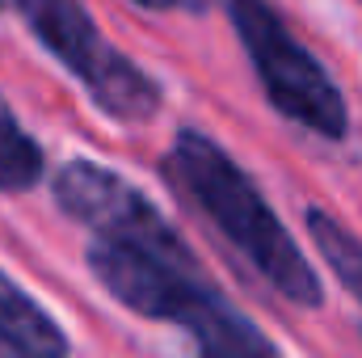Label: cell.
<instances>
[{"mask_svg": "<svg viewBox=\"0 0 362 358\" xmlns=\"http://www.w3.org/2000/svg\"><path fill=\"white\" fill-rule=\"evenodd\" d=\"M169 173L181 190L206 211V219L240 249V258L257 270L274 291L295 308H320L325 287L312 262L299 253L286 224L274 215L266 194L211 135L202 131H177L169 152Z\"/></svg>", "mask_w": 362, "mask_h": 358, "instance_id": "1", "label": "cell"}, {"mask_svg": "<svg viewBox=\"0 0 362 358\" xmlns=\"http://www.w3.org/2000/svg\"><path fill=\"white\" fill-rule=\"evenodd\" d=\"M0 13H17L30 25L47 55L81 81L105 118L139 127L160 114V85L101 34L85 0H0Z\"/></svg>", "mask_w": 362, "mask_h": 358, "instance_id": "2", "label": "cell"}, {"mask_svg": "<svg viewBox=\"0 0 362 358\" xmlns=\"http://www.w3.org/2000/svg\"><path fill=\"white\" fill-rule=\"evenodd\" d=\"M228 17L274 110L320 139H346L350 110L337 81L291 34L270 0H228Z\"/></svg>", "mask_w": 362, "mask_h": 358, "instance_id": "3", "label": "cell"}, {"mask_svg": "<svg viewBox=\"0 0 362 358\" xmlns=\"http://www.w3.org/2000/svg\"><path fill=\"white\" fill-rule=\"evenodd\" d=\"M51 190H55L59 211L72 215L76 224H85L97 241H118V245L144 249L152 258L198 270V258L181 241V232L156 211V202L139 185H131L122 173H114L97 161H68L55 173Z\"/></svg>", "mask_w": 362, "mask_h": 358, "instance_id": "4", "label": "cell"}, {"mask_svg": "<svg viewBox=\"0 0 362 358\" xmlns=\"http://www.w3.org/2000/svg\"><path fill=\"white\" fill-rule=\"evenodd\" d=\"M181 329L194 333L198 358H282L270 337L245 312H236L215 287H206L194 299V308L181 316Z\"/></svg>", "mask_w": 362, "mask_h": 358, "instance_id": "5", "label": "cell"}, {"mask_svg": "<svg viewBox=\"0 0 362 358\" xmlns=\"http://www.w3.org/2000/svg\"><path fill=\"white\" fill-rule=\"evenodd\" d=\"M0 346L17 358H68L72 350L59 321L4 270H0Z\"/></svg>", "mask_w": 362, "mask_h": 358, "instance_id": "6", "label": "cell"}, {"mask_svg": "<svg viewBox=\"0 0 362 358\" xmlns=\"http://www.w3.org/2000/svg\"><path fill=\"white\" fill-rule=\"evenodd\" d=\"M47 173V156L38 139L17 122L13 105L0 97V194H25Z\"/></svg>", "mask_w": 362, "mask_h": 358, "instance_id": "7", "label": "cell"}, {"mask_svg": "<svg viewBox=\"0 0 362 358\" xmlns=\"http://www.w3.org/2000/svg\"><path fill=\"white\" fill-rule=\"evenodd\" d=\"M308 236H312V245L320 249V258L329 262V270L337 274V282L362 304V241L341 224V219H333V215L320 211V207L308 211Z\"/></svg>", "mask_w": 362, "mask_h": 358, "instance_id": "8", "label": "cell"}, {"mask_svg": "<svg viewBox=\"0 0 362 358\" xmlns=\"http://www.w3.org/2000/svg\"><path fill=\"white\" fill-rule=\"evenodd\" d=\"M131 4H139V8H148V13H169V8H177L181 0H131Z\"/></svg>", "mask_w": 362, "mask_h": 358, "instance_id": "9", "label": "cell"}]
</instances>
